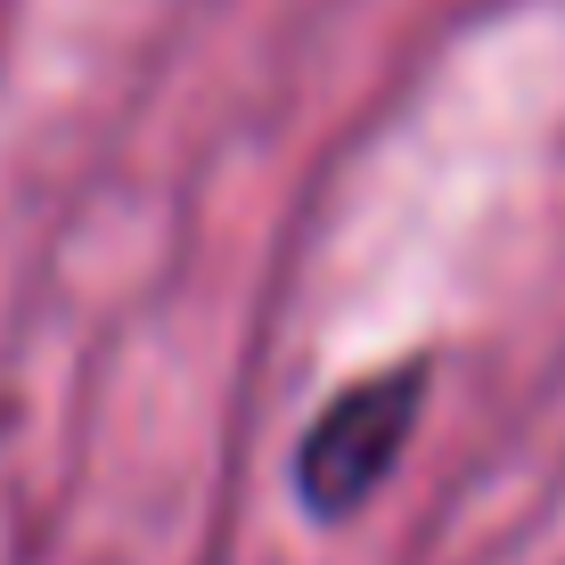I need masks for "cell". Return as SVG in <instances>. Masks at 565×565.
<instances>
[{
  "instance_id": "obj_1",
  "label": "cell",
  "mask_w": 565,
  "mask_h": 565,
  "mask_svg": "<svg viewBox=\"0 0 565 565\" xmlns=\"http://www.w3.org/2000/svg\"><path fill=\"white\" fill-rule=\"evenodd\" d=\"M418 411H426V361H394V369H377V377L344 385V394L311 418V435L296 451L303 516H320V524L361 516L369 500L385 492V476L402 467V451H411Z\"/></svg>"
}]
</instances>
